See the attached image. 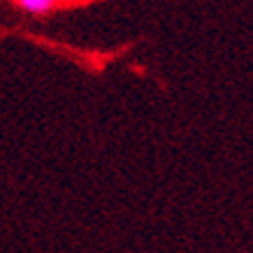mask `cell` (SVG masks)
Segmentation results:
<instances>
[{"mask_svg":"<svg viewBox=\"0 0 253 253\" xmlns=\"http://www.w3.org/2000/svg\"><path fill=\"white\" fill-rule=\"evenodd\" d=\"M12 7L23 16H31V19H44V16L54 14L61 0H9Z\"/></svg>","mask_w":253,"mask_h":253,"instance_id":"cell-1","label":"cell"}]
</instances>
